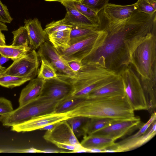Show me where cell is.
Instances as JSON below:
<instances>
[{"mask_svg": "<svg viewBox=\"0 0 156 156\" xmlns=\"http://www.w3.org/2000/svg\"><path fill=\"white\" fill-rule=\"evenodd\" d=\"M118 73L95 65L82 64L81 69L73 78H64L72 85L73 89L67 98H85L94 90L118 78Z\"/></svg>", "mask_w": 156, "mask_h": 156, "instance_id": "obj_3", "label": "cell"}, {"mask_svg": "<svg viewBox=\"0 0 156 156\" xmlns=\"http://www.w3.org/2000/svg\"><path fill=\"white\" fill-rule=\"evenodd\" d=\"M0 30L7 31L8 29L7 26L4 23L0 22Z\"/></svg>", "mask_w": 156, "mask_h": 156, "instance_id": "obj_42", "label": "cell"}, {"mask_svg": "<svg viewBox=\"0 0 156 156\" xmlns=\"http://www.w3.org/2000/svg\"><path fill=\"white\" fill-rule=\"evenodd\" d=\"M153 8L156 10V0H147Z\"/></svg>", "mask_w": 156, "mask_h": 156, "instance_id": "obj_43", "label": "cell"}, {"mask_svg": "<svg viewBox=\"0 0 156 156\" xmlns=\"http://www.w3.org/2000/svg\"><path fill=\"white\" fill-rule=\"evenodd\" d=\"M107 33L105 31L97 30L89 37L70 45L65 49H56L65 60L73 59L81 61L101 45Z\"/></svg>", "mask_w": 156, "mask_h": 156, "instance_id": "obj_8", "label": "cell"}, {"mask_svg": "<svg viewBox=\"0 0 156 156\" xmlns=\"http://www.w3.org/2000/svg\"><path fill=\"white\" fill-rule=\"evenodd\" d=\"M59 102L39 96L8 114L1 115L0 122L4 126L12 127L33 117L54 112Z\"/></svg>", "mask_w": 156, "mask_h": 156, "instance_id": "obj_5", "label": "cell"}, {"mask_svg": "<svg viewBox=\"0 0 156 156\" xmlns=\"http://www.w3.org/2000/svg\"><path fill=\"white\" fill-rule=\"evenodd\" d=\"M72 26L69 25L66 17L57 21H53L48 24L44 30L48 35L55 32L71 29Z\"/></svg>", "mask_w": 156, "mask_h": 156, "instance_id": "obj_30", "label": "cell"}, {"mask_svg": "<svg viewBox=\"0 0 156 156\" xmlns=\"http://www.w3.org/2000/svg\"><path fill=\"white\" fill-rule=\"evenodd\" d=\"M98 30L107 35L101 45L81 61L118 73L129 65L132 54L144 40L156 32V12L147 14L135 9L125 20L109 22L99 18Z\"/></svg>", "mask_w": 156, "mask_h": 156, "instance_id": "obj_1", "label": "cell"}, {"mask_svg": "<svg viewBox=\"0 0 156 156\" xmlns=\"http://www.w3.org/2000/svg\"><path fill=\"white\" fill-rule=\"evenodd\" d=\"M45 1L48 2H61L64 1H73L81 2V0H44Z\"/></svg>", "mask_w": 156, "mask_h": 156, "instance_id": "obj_41", "label": "cell"}, {"mask_svg": "<svg viewBox=\"0 0 156 156\" xmlns=\"http://www.w3.org/2000/svg\"><path fill=\"white\" fill-rule=\"evenodd\" d=\"M45 82V80L38 77L30 80L21 92L19 99V106L38 98L41 93Z\"/></svg>", "mask_w": 156, "mask_h": 156, "instance_id": "obj_19", "label": "cell"}, {"mask_svg": "<svg viewBox=\"0 0 156 156\" xmlns=\"http://www.w3.org/2000/svg\"><path fill=\"white\" fill-rule=\"evenodd\" d=\"M1 56V55L0 54V57Z\"/></svg>", "mask_w": 156, "mask_h": 156, "instance_id": "obj_45", "label": "cell"}, {"mask_svg": "<svg viewBox=\"0 0 156 156\" xmlns=\"http://www.w3.org/2000/svg\"><path fill=\"white\" fill-rule=\"evenodd\" d=\"M84 99L67 98L59 102L54 112L57 113L66 112L73 108Z\"/></svg>", "mask_w": 156, "mask_h": 156, "instance_id": "obj_28", "label": "cell"}, {"mask_svg": "<svg viewBox=\"0 0 156 156\" xmlns=\"http://www.w3.org/2000/svg\"><path fill=\"white\" fill-rule=\"evenodd\" d=\"M135 4L137 9L141 12L149 14L156 12L147 0H138Z\"/></svg>", "mask_w": 156, "mask_h": 156, "instance_id": "obj_33", "label": "cell"}, {"mask_svg": "<svg viewBox=\"0 0 156 156\" xmlns=\"http://www.w3.org/2000/svg\"><path fill=\"white\" fill-rule=\"evenodd\" d=\"M73 2L76 8L81 13L98 25L99 21L98 12L89 6L82 3L80 2Z\"/></svg>", "mask_w": 156, "mask_h": 156, "instance_id": "obj_31", "label": "cell"}, {"mask_svg": "<svg viewBox=\"0 0 156 156\" xmlns=\"http://www.w3.org/2000/svg\"><path fill=\"white\" fill-rule=\"evenodd\" d=\"M9 58L1 55L0 57V66L2 65L8 61Z\"/></svg>", "mask_w": 156, "mask_h": 156, "instance_id": "obj_39", "label": "cell"}, {"mask_svg": "<svg viewBox=\"0 0 156 156\" xmlns=\"http://www.w3.org/2000/svg\"><path fill=\"white\" fill-rule=\"evenodd\" d=\"M89 119L90 118L85 117L76 116L70 117L66 120L77 137L86 136L84 127Z\"/></svg>", "mask_w": 156, "mask_h": 156, "instance_id": "obj_25", "label": "cell"}, {"mask_svg": "<svg viewBox=\"0 0 156 156\" xmlns=\"http://www.w3.org/2000/svg\"><path fill=\"white\" fill-rule=\"evenodd\" d=\"M40 59L47 60L56 71L58 76L62 78H73L76 73L72 70L65 60L51 44L46 41L39 47L37 52Z\"/></svg>", "mask_w": 156, "mask_h": 156, "instance_id": "obj_11", "label": "cell"}, {"mask_svg": "<svg viewBox=\"0 0 156 156\" xmlns=\"http://www.w3.org/2000/svg\"><path fill=\"white\" fill-rule=\"evenodd\" d=\"M39 58L37 52L35 50L32 49L26 55L13 61L2 75L23 77L30 80L38 74Z\"/></svg>", "mask_w": 156, "mask_h": 156, "instance_id": "obj_9", "label": "cell"}, {"mask_svg": "<svg viewBox=\"0 0 156 156\" xmlns=\"http://www.w3.org/2000/svg\"><path fill=\"white\" fill-rule=\"evenodd\" d=\"M109 0H81V2L98 12L108 3Z\"/></svg>", "mask_w": 156, "mask_h": 156, "instance_id": "obj_32", "label": "cell"}, {"mask_svg": "<svg viewBox=\"0 0 156 156\" xmlns=\"http://www.w3.org/2000/svg\"><path fill=\"white\" fill-rule=\"evenodd\" d=\"M115 143V140L91 134L84 136L80 144L82 147L87 149H105L113 145Z\"/></svg>", "mask_w": 156, "mask_h": 156, "instance_id": "obj_20", "label": "cell"}, {"mask_svg": "<svg viewBox=\"0 0 156 156\" xmlns=\"http://www.w3.org/2000/svg\"><path fill=\"white\" fill-rule=\"evenodd\" d=\"M69 118L66 112L57 113L54 112L33 117L12 126L11 129L13 131L17 132L40 130L47 125L67 120Z\"/></svg>", "mask_w": 156, "mask_h": 156, "instance_id": "obj_12", "label": "cell"}, {"mask_svg": "<svg viewBox=\"0 0 156 156\" xmlns=\"http://www.w3.org/2000/svg\"><path fill=\"white\" fill-rule=\"evenodd\" d=\"M13 41L11 45L15 47L28 46L30 45V39L27 30L24 26L13 31Z\"/></svg>", "mask_w": 156, "mask_h": 156, "instance_id": "obj_26", "label": "cell"}, {"mask_svg": "<svg viewBox=\"0 0 156 156\" xmlns=\"http://www.w3.org/2000/svg\"><path fill=\"white\" fill-rule=\"evenodd\" d=\"M43 137L45 140L52 144L58 142L80 144L66 120L57 123L53 128L47 130Z\"/></svg>", "mask_w": 156, "mask_h": 156, "instance_id": "obj_14", "label": "cell"}, {"mask_svg": "<svg viewBox=\"0 0 156 156\" xmlns=\"http://www.w3.org/2000/svg\"><path fill=\"white\" fill-rule=\"evenodd\" d=\"M130 64L140 79L156 78V32L136 47L132 54Z\"/></svg>", "mask_w": 156, "mask_h": 156, "instance_id": "obj_4", "label": "cell"}, {"mask_svg": "<svg viewBox=\"0 0 156 156\" xmlns=\"http://www.w3.org/2000/svg\"><path fill=\"white\" fill-rule=\"evenodd\" d=\"M73 89L72 85L68 80L57 76L45 80L39 96L48 100L60 101L70 95Z\"/></svg>", "mask_w": 156, "mask_h": 156, "instance_id": "obj_13", "label": "cell"}, {"mask_svg": "<svg viewBox=\"0 0 156 156\" xmlns=\"http://www.w3.org/2000/svg\"><path fill=\"white\" fill-rule=\"evenodd\" d=\"M65 61L70 69L76 73L79 71L82 68V63L81 61L73 59Z\"/></svg>", "mask_w": 156, "mask_h": 156, "instance_id": "obj_36", "label": "cell"}, {"mask_svg": "<svg viewBox=\"0 0 156 156\" xmlns=\"http://www.w3.org/2000/svg\"><path fill=\"white\" fill-rule=\"evenodd\" d=\"M97 30L90 28L72 27L70 34V46L88 37Z\"/></svg>", "mask_w": 156, "mask_h": 156, "instance_id": "obj_24", "label": "cell"}, {"mask_svg": "<svg viewBox=\"0 0 156 156\" xmlns=\"http://www.w3.org/2000/svg\"><path fill=\"white\" fill-rule=\"evenodd\" d=\"M2 31V30H0V45L1 46L6 45L5 36Z\"/></svg>", "mask_w": 156, "mask_h": 156, "instance_id": "obj_37", "label": "cell"}, {"mask_svg": "<svg viewBox=\"0 0 156 156\" xmlns=\"http://www.w3.org/2000/svg\"><path fill=\"white\" fill-rule=\"evenodd\" d=\"M29 81L23 77L7 75L0 76V85L8 88L19 86Z\"/></svg>", "mask_w": 156, "mask_h": 156, "instance_id": "obj_29", "label": "cell"}, {"mask_svg": "<svg viewBox=\"0 0 156 156\" xmlns=\"http://www.w3.org/2000/svg\"><path fill=\"white\" fill-rule=\"evenodd\" d=\"M61 3L65 7L66 17L69 24L72 27L97 29L98 25L81 13L76 8L73 1H64Z\"/></svg>", "mask_w": 156, "mask_h": 156, "instance_id": "obj_16", "label": "cell"}, {"mask_svg": "<svg viewBox=\"0 0 156 156\" xmlns=\"http://www.w3.org/2000/svg\"><path fill=\"white\" fill-rule=\"evenodd\" d=\"M40 59L41 65L37 77L45 80L57 77L58 75L56 71L51 64L45 59Z\"/></svg>", "mask_w": 156, "mask_h": 156, "instance_id": "obj_27", "label": "cell"}, {"mask_svg": "<svg viewBox=\"0 0 156 156\" xmlns=\"http://www.w3.org/2000/svg\"><path fill=\"white\" fill-rule=\"evenodd\" d=\"M135 3L122 5L108 3L98 12V18L109 22L122 20L130 17L137 9Z\"/></svg>", "mask_w": 156, "mask_h": 156, "instance_id": "obj_15", "label": "cell"}, {"mask_svg": "<svg viewBox=\"0 0 156 156\" xmlns=\"http://www.w3.org/2000/svg\"><path fill=\"white\" fill-rule=\"evenodd\" d=\"M144 123L138 116H135L128 120H115L109 125L92 134L105 137L115 141L139 129Z\"/></svg>", "mask_w": 156, "mask_h": 156, "instance_id": "obj_10", "label": "cell"}, {"mask_svg": "<svg viewBox=\"0 0 156 156\" xmlns=\"http://www.w3.org/2000/svg\"><path fill=\"white\" fill-rule=\"evenodd\" d=\"M31 50L30 46L15 47L11 45H0V54L13 61L26 55Z\"/></svg>", "mask_w": 156, "mask_h": 156, "instance_id": "obj_22", "label": "cell"}, {"mask_svg": "<svg viewBox=\"0 0 156 156\" xmlns=\"http://www.w3.org/2000/svg\"><path fill=\"white\" fill-rule=\"evenodd\" d=\"M56 123H57L47 125L41 128L40 130H50L53 128L55 126Z\"/></svg>", "mask_w": 156, "mask_h": 156, "instance_id": "obj_38", "label": "cell"}, {"mask_svg": "<svg viewBox=\"0 0 156 156\" xmlns=\"http://www.w3.org/2000/svg\"><path fill=\"white\" fill-rule=\"evenodd\" d=\"M30 39L29 46L32 49H36L46 41L48 35L42 27L40 22L36 18L25 20L24 22Z\"/></svg>", "mask_w": 156, "mask_h": 156, "instance_id": "obj_17", "label": "cell"}, {"mask_svg": "<svg viewBox=\"0 0 156 156\" xmlns=\"http://www.w3.org/2000/svg\"><path fill=\"white\" fill-rule=\"evenodd\" d=\"M124 94L123 83L119 75L117 79L92 91L86 98L123 95Z\"/></svg>", "mask_w": 156, "mask_h": 156, "instance_id": "obj_18", "label": "cell"}, {"mask_svg": "<svg viewBox=\"0 0 156 156\" xmlns=\"http://www.w3.org/2000/svg\"><path fill=\"white\" fill-rule=\"evenodd\" d=\"M12 20L7 7L0 0V22L3 23H10Z\"/></svg>", "mask_w": 156, "mask_h": 156, "instance_id": "obj_35", "label": "cell"}, {"mask_svg": "<svg viewBox=\"0 0 156 156\" xmlns=\"http://www.w3.org/2000/svg\"><path fill=\"white\" fill-rule=\"evenodd\" d=\"M134 112L124 94L84 98L66 113L69 117L81 116L90 118L125 120L134 118Z\"/></svg>", "mask_w": 156, "mask_h": 156, "instance_id": "obj_2", "label": "cell"}, {"mask_svg": "<svg viewBox=\"0 0 156 156\" xmlns=\"http://www.w3.org/2000/svg\"><path fill=\"white\" fill-rule=\"evenodd\" d=\"M122 80L124 93L134 111L148 110V106L140 80L128 65L119 72Z\"/></svg>", "mask_w": 156, "mask_h": 156, "instance_id": "obj_6", "label": "cell"}, {"mask_svg": "<svg viewBox=\"0 0 156 156\" xmlns=\"http://www.w3.org/2000/svg\"><path fill=\"white\" fill-rule=\"evenodd\" d=\"M89 149L90 153H103L104 150L98 148H92Z\"/></svg>", "mask_w": 156, "mask_h": 156, "instance_id": "obj_40", "label": "cell"}, {"mask_svg": "<svg viewBox=\"0 0 156 156\" xmlns=\"http://www.w3.org/2000/svg\"><path fill=\"white\" fill-rule=\"evenodd\" d=\"M6 68L2 66H0V76H1Z\"/></svg>", "mask_w": 156, "mask_h": 156, "instance_id": "obj_44", "label": "cell"}, {"mask_svg": "<svg viewBox=\"0 0 156 156\" xmlns=\"http://www.w3.org/2000/svg\"><path fill=\"white\" fill-rule=\"evenodd\" d=\"M13 110L12 102L3 97L0 98V115L8 114Z\"/></svg>", "mask_w": 156, "mask_h": 156, "instance_id": "obj_34", "label": "cell"}, {"mask_svg": "<svg viewBox=\"0 0 156 156\" xmlns=\"http://www.w3.org/2000/svg\"><path fill=\"white\" fill-rule=\"evenodd\" d=\"M156 134V113L151 114L149 120L144 123L134 134L114 144L106 149L115 150L116 152L129 151L136 149L151 140Z\"/></svg>", "mask_w": 156, "mask_h": 156, "instance_id": "obj_7", "label": "cell"}, {"mask_svg": "<svg viewBox=\"0 0 156 156\" xmlns=\"http://www.w3.org/2000/svg\"><path fill=\"white\" fill-rule=\"evenodd\" d=\"M114 120L107 118H90L84 127L86 136L93 134L109 125Z\"/></svg>", "mask_w": 156, "mask_h": 156, "instance_id": "obj_23", "label": "cell"}, {"mask_svg": "<svg viewBox=\"0 0 156 156\" xmlns=\"http://www.w3.org/2000/svg\"><path fill=\"white\" fill-rule=\"evenodd\" d=\"M71 29L55 32L48 35L49 42L56 49L64 50L68 48L70 46Z\"/></svg>", "mask_w": 156, "mask_h": 156, "instance_id": "obj_21", "label": "cell"}]
</instances>
